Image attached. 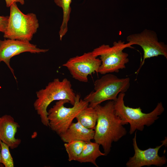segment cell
Wrapping results in <instances>:
<instances>
[{
    "label": "cell",
    "instance_id": "obj_3",
    "mask_svg": "<svg viewBox=\"0 0 167 167\" xmlns=\"http://www.w3.org/2000/svg\"><path fill=\"white\" fill-rule=\"evenodd\" d=\"M125 95V93L118 94L116 100L114 101V108L115 114L125 124H130V135L137 130L143 131L145 126L151 125L164 111L161 102L158 103L154 109L148 113H143L140 107L133 108L126 106L124 100Z\"/></svg>",
    "mask_w": 167,
    "mask_h": 167
},
{
    "label": "cell",
    "instance_id": "obj_9",
    "mask_svg": "<svg viewBox=\"0 0 167 167\" xmlns=\"http://www.w3.org/2000/svg\"><path fill=\"white\" fill-rule=\"evenodd\" d=\"M101 64L100 59L89 52L71 58L62 66L67 68L74 79L86 83L88 75L98 73Z\"/></svg>",
    "mask_w": 167,
    "mask_h": 167
},
{
    "label": "cell",
    "instance_id": "obj_11",
    "mask_svg": "<svg viewBox=\"0 0 167 167\" xmlns=\"http://www.w3.org/2000/svg\"><path fill=\"white\" fill-rule=\"evenodd\" d=\"M136 132H135L133 139V145L135 151L134 156L129 158L126 164L127 167H141L155 165L161 166L166 164L167 160L165 156H160L158 154L160 149L163 146H166L167 139L162 141V144L155 148H150L145 150H142L138 147L136 142Z\"/></svg>",
    "mask_w": 167,
    "mask_h": 167
},
{
    "label": "cell",
    "instance_id": "obj_22",
    "mask_svg": "<svg viewBox=\"0 0 167 167\" xmlns=\"http://www.w3.org/2000/svg\"></svg>",
    "mask_w": 167,
    "mask_h": 167
},
{
    "label": "cell",
    "instance_id": "obj_7",
    "mask_svg": "<svg viewBox=\"0 0 167 167\" xmlns=\"http://www.w3.org/2000/svg\"><path fill=\"white\" fill-rule=\"evenodd\" d=\"M80 98V95L76 94L74 105L69 108L64 106L66 103H69L68 101H58L48 111L49 127L58 135L65 132L77 115L88 106V103Z\"/></svg>",
    "mask_w": 167,
    "mask_h": 167
},
{
    "label": "cell",
    "instance_id": "obj_15",
    "mask_svg": "<svg viewBox=\"0 0 167 167\" xmlns=\"http://www.w3.org/2000/svg\"><path fill=\"white\" fill-rule=\"evenodd\" d=\"M97 116L94 108L87 106L82 110L75 118L84 127L94 130L96 123Z\"/></svg>",
    "mask_w": 167,
    "mask_h": 167
},
{
    "label": "cell",
    "instance_id": "obj_16",
    "mask_svg": "<svg viewBox=\"0 0 167 167\" xmlns=\"http://www.w3.org/2000/svg\"><path fill=\"white\" fill-rule=\"evenodd\" d=\"M85 143L81 141L74 140L64 144L69 161H77L82 152Z\"/></svg>",
    "mask_w": 167,
    "mask_h": 167
},
{
    "label": "cell",
    "instance_id": "obj_17",
    "mask_svg": "<svg viewBox=\"0 0 167 167\" xmlns=\"http://www.w3.org/2000/svg\"><path fill=\"white\" fill-rule=\"evenodd\" d=\"M71 1L72 0H54L56 5L62 9L63 19L60 31L63 33L68 31V24L71 11L70 5Z\"/></svg>",
    "mask_w": 167,
    "mask_h": 167
},
{
    "label": "cell",
    "instance_id": "obj_5",
    "mask_svg": "<svg viewBox=\"0 0 167 167\" xmlns=\"http://www.w3.org/2000/svg\"><path fill=\"white\" fill-rule=\"evenodd\" d=\"M10 7V15L3 37L5 38L30 41L39 27L36 15L23 13L16 3H12Z\"/></svg>",
    "mask_w": 167,
    "mask_h": 167
},
{
    "label": "cell",
    "instance_id": "obj_10",
    "mask_svg": "<svg viewBox=\"0 0 167 167\" xmlns=\"http://www.w3.org/2000/svg\"><path fill=\"white\" fill-rule=\"evenodd\" d=\"M49 50L38 48L30 41L9 39L0 40V63L3 62L6 65L16 80L14 70L10 65L11 58L24 52L39 54L45 53Z\"/></svg>",
    "mask_w": 167,
    "mask_h": 167
},
{
    "label": "cell",
    "instance_id": "obj_21",
    "mask_svg": "<svg viewBox=\"0 0 167 167\" xmlns=\"http://www.w3.org/2000/svg\"><path fill=\"white\" fill-rule=\"evenodd\" d=\"M1 140L0 139V163H1L0 161H1V145H0V142H1Z\"/></svg>",
    "mask_w": 167,
    "mask_h": 167
},
{
    "label": "cell",
    "instance_id": "obj_2",
    "mask_svg": "<svg viewBox=\"0 0 167 167\" xmlns=\"http://www.w3.org/2000/svg\"><path fill=\"white\" fill-rule=\"evenodd\" d=\"M36 94L37 98L34 103V107L41 122L47 127L49 126L47 109L50 104L54 101L66 100L73 105L76 95L70 81L66 78L62 81L55 79L45 88L37 91Z\"/></svg>",
    "mask_w": 167,
    "mask_h": 167
},
{
    "label": "cell",
    "instance_id": "obj_12",
    "mask_svg": "<svg viewBox=\"0 0 167 167\" xmlns=\"http://www.w3.org/2000/svg\"><path fill=\"white\" fill-rule=\"evenodd\" d=\"M20 127L11 116L5 114L0 118V139L11 149L17 148L21 142V139L15 138Z\"/></svg>",
    "mask_w": 167,
    "mask_h": 167
},
{
    "label": "cell",
    "instance_id": "obj_1",
    "mask_svg": "<svg viewBox=\"0 0 167 167\" xmlns=\"http://www.w3.org/2000/svg\"><path fill=\"white\" fill-rule=\"evenodd\" d=\"M114 104L113 101H110L103 106L100 104L94 108L97 118L93 139L102 146L105 156L110 152L112 143L127 134L123 126L125 124L115 113Z\"/></svg>",
    "mask_w": 167,
    "mask_h": 167
},
{
    "label": "cell",
    "instance_id": "obj_19",
    "mask_svg": "<svg viewBox=\"0 0 167 167\" xmlns=\"http://www.w3.org/2000/svg\"><path fill=\"white\" fill-rule=\"evenodd\" d=\"M9 16L0 15V32L4 33L5 31L8 23Z\"/></svg>",
    "mask_w": 167,
    "mask_h": 167
},
{
    "label": "cell",
    "instance_id": "obj_20",
    "mask_svg": "<svg viewBox=\"0 0 167 167\" xmlns=\"http://www.w3.org/2000/svg\"><path fill=\"white\" fill-rule=\"evenodd\" d=\"M6 6L10 7L11 5L14 3L19 2L21 4L23 5L24 3V0H5Z\"/></svg>",
    "mask_w": 167,
    "mask_h": 167
},
{
    "label": "cell",
    "instance_id": "obj_14",
    "mask_svg": "<svg viewBox=\"0 0 167 167\" xmlns=\"http://www.w3.org/2000/svg\"><path fill=\"white\" fill-rule=\"evenodd\" d=\"M100 145L95 142H86L76 161L80 163L90 162L96 167H98L96 162V159L99 156H105L104 153L101 151Z\"/></svg>",
    "mask_w": 167,
    "mask_h": 167
},
{
    "label": "cell",
    "instance_id": "obj_18",
    "mask_svg": "<svg viewBox=\"0 0 167 167\" xmlns=\"http://www.w3.org/2000/svg\"><path fill=\"white\" fill-rule=\"evenodd\" d=\"M0 145L1 163L3 164L5 167H14V161L9 151V147L1 141Z\"/></svg>",
    "mask_w": 167,
    "mask_h": 167
},
{
    "label": "cell",
    "instance_id": "obj_4",
    "mask_svg": "<svg viewBox=\"0 0 167 167\" xmlns=\"http://www.w3.org/2000/svg\"><path fill=\"white\" fill-rule=\"evenodd\" d=\"M94 86V91L84 99L88 103V106L93 108L106 101H115L120 93H125L128 90L130 79L120 78L113 74H106L96 79Z\"/></svg>",
    "mask_w": 167,
    "mask_h": 167
},
{
    "label": "cell",
    "instance_id": "obj_8",
    "mask_svg": "<svg viewBox=\"0 0 167 167\" xmlns=\"http://www.w3.org/2000/svg\"><path fill=\"white\" fill-rule=\"evenodd\" d=\"M126 40L130 45H138L143 50V60L137 71L138 72L146 59L159 55L163 56L167 59V45L159 41L157 35L153 30L145 29L140 33L128 35Z\"/></svg>",
    "mask_w": 167,
    "mask_h": 167
},
{
    "label": "cell",
    "instance_id": "obj_6",
    "mask_svg": "<svg viewBox=\"0 0 167 167\" xmlns=\"http://www.w3.org/2000/svg\"><path fill=\"white\" fill-rule=\"evenodd\" d=\"M127 48H132L128 43L122 40L114 41L112 46L103 44L92 51L94 56L100 57L101 64L98 73L105 75L118 72L126 68V64L129 62L128 54L123 51Z\"/></svg>",
    "mask_w": 167,
    "mask_h": 167
},
{
    "label": "cell",
    "instance_id": "obj_13",
    "mask_svg": "<svg viewBox=\"0 0 167 167\" xmlns=\"http://www.w3.org/2000/svg\"><path fill=\"white\" fill-rule=\"evenodd\" d=\"M94 130L87 128L77 121L72 122L65 132L59 135L65 143L74 140L87 142L94 139Z\"/></svg>",
    "mask_w": 167,
    "mask_h": 167
}]
</instances>
